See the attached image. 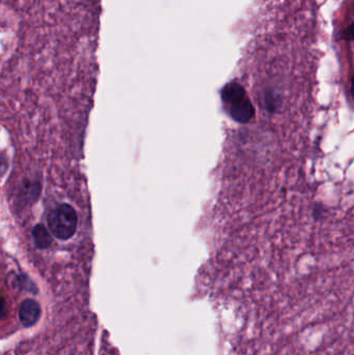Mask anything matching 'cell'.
<instances>
[{
	"label": "cell",
	"mask_w": 354,
	"mask_h": 355,
	"mask_svg": "<svg viewBox=\"0 0 354 355\" xmlns=\"http://www.w3.org/2000/svg\"><path fill=\"white\" fill-rule=\"evenodd\" d=\"M222 101L231 118L238 123H249L255 114L253 104L244 89L236 83H231L222 92Z\"/></svg>",
	"instance_id": "cell-1"
},
{
	"label": "cell",
	"mask_w": 354,
	"mask_h": 355,
	"mask_svg": "<svg viewBox=\"0 0 354 355\" xmlns=\"http://www.w3.org/2000/svg\"><path fill=\"white\" fill-rule=\"evenodd\" d=\"M47 224L57 239L67 240L76 232L79 216L72 206L61 204L49 212Z\"/></svg>",
	"instance_id": "cell-2"
},
{
	"label": "cell",
	"mask_w": 354,
	"mask_h": 355,
	"mask_svg": "<svg viewBox=\"0 0 354 355\" xmlns=\"http://www.w3.org/2000/svg\"><path fill=\"white\" fill-rule=\"evenodd\" d=\"M40 305L32 299H28L21 305L19 310L20 321L23 325L30 326L36 323L40 318Z\"/></svg>",
	"instance_id": "cell-3"
},
{
	"label": "cell",
	"mask_w": 354,
	"mask_h": 355,
	"mask_svg": "<svg viewBox=\"0 0 354 355\" xmlns=\"http://www.w3.org/2000/svg\"><path fill=\"white\" fill-rule=\"evenodd\" d=\"M32 235H34V241L36 244L37 248H47L50 246L52 244V239H51L50 233L44 228L43 226H37L36 228L32 230Z\"/></svg>",
	"instance_id": "cell-4"
},
{
	"label": "cell",
	"mask_w": 354,
	"mask_h": 355,
	"mask_svg": "<svg viewBox=\"0 0 354 355\" xmlns=\"http://www.w3.org/2000/svg\"><path fill=\"white\" fill-rule=\"evenodd\" d=\"M347 34L349 36L350 39L354 40V23L350 26L349 30H348Z\"/></svg>",
	"instance_id": "cell-5"
},
{
	"label": "cell",
	"mask_w": 354,
	"mask_h": 355,
	"mask_svg": "<svg viewBox=\"0 0 354 355\" xmlns=\"http://www.w3.org/2000/svg\"><path fill=\"white\" fill-rule=\"evenodd\" d=\"M352 96H353L354 98V75L353 79H352Z\"/></svg>",
	"instance_id": "cell-6"
}]
</instances>
